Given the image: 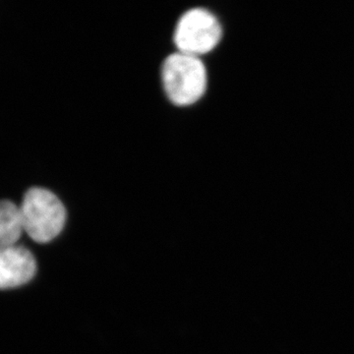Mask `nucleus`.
Instances as JSON below:
<instances>
[{"label":"nucleus","instance_id":"nucleus-3","mask_svg":"<svg viewBox=\"0 0 354 354\" xmlns=\"http://www.w3.org/2000/svg\"><path fill=\"white\" fill-rule=\"evenodd\" d=\"M223 29L218 18L204 8H193L181 16L174 31L178 53L200 57L220 43Z\"/></svg>","mask_w":354,"mask_h":354},{"label":"nucleus","instance_id":"nucleus-1","mask_svg":"<svg viewBox=\"0 0 354 354\" xmlns=\"http://www.w3.org/2000/svg\"><path fill=\"white\" fill-rule=\"evenodd\" d=\"M162 80L169 101L176 106H187L204 95L208 76L200 57L177 51L165 60Z\"/></svg>","mask_w":354,"mask_h":354},{"label":"nucleus","instance_id":"nucleus-5","mask_svg":"<svg viewBox=\"0 0 354 354\" xmlns=\"http://www.w3.org/2000/svg\"><path fill=\"white\" fill-rule=\"evenodd\" d=\"M23 232L19 207L8 200L0 201V248L17 246Z\"/></svg>","mask_w":354,"mask_h":354},{"label":"nucleus","instance_id":"nucleus-2","mask_svg":"<svg viewBox=\"0 0 354 354\" xmlns=\"http://www.w3.org/2000/svg\"><path fill=\"white\" fill-rule=\"evenodd\" d=\"M19 208L24 232L38 243L53 241L64 230L66 209L50 190L31 188L26 192Z\"/></svg>","mask_w":354,"mask_h":354},{"label":"nucleus","instance_id":"nucleus-4","mask_svg":"<svg viewBox=\"0 0 354 354\" xmlns=\"http://www.w3.org/2000/svg\"><path fill=\"white\" fill-rule=\"evenodd\" d=\"M36 271V260L25 247L0 248V290L29 283Z\"/></svg>","mask_w":354,"mask_h":354}]
</instances>
